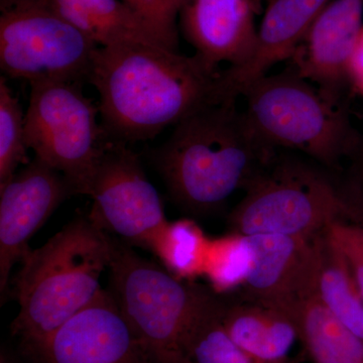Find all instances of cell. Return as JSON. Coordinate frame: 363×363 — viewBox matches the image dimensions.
Instances as JSON below:
<instances>
[{
    "label": "cell",
    "instance_id": "6da1fadb",
    "mask_svg": "<svg viewBox=\"0 0 363 363\" xmlns=\"http://www.w3.org/2000/svg\"><path fill=\"white\" fill-rule=\"evenodd\" d=\"M88 81L112 142L150 140L204 107L230 98L222 72L161 45L99 47ZM236 98V97H234Z\"/></svg>",
    "mask_w": 363,
    "mask_h": 363
},
{
    "label": "cell",
    "instance_id": "7a4b0ae2",
    "mask_svg": "<svg viewBox=\"0 0 363 363\" xmlns=\"http://www.w3.org/2000/svg\"><path fill=\"white\" fill-rule=\"evenodd\" d=\"M236 100L227 98L195 112L150 150L172 200L189 213L213 211L245 190L278 152L238 111Z\"/></svg>",
    "mask_w": 363,
    "mask_h": 363
},
{
    "label": "cell",
    "instance_id": "3957f363",
    "mask_svg": "<svg viewBox=\"0 0 363 363\" xmlns=\"http://www.w3.org/2000/svg\"><path fill=\"white\" fill-rule=\"evenodd\" d=\"M114 238L89 217L72 220L37 250H30L13 281L20 312L11 325L26 354L101 292Z\"/></svg>",
    "mask_w": 363,
    "mask_h": 363
},
{
    "label": "cell",
    "instance_id": "277c9868",
    "mask_svg": "<svg viewBox=\"0 0 363 363\" xmlns=\"http://www.w3.org/2000/svg\"><path fill=\"white\" fill-rule=\"evenodd\" d=\"M326 168L278 150L228 217L231 233L314 238L357 209Z\"/></svg>",
    "mask_w": 363,
    "mask_h": 363
},
{
    "label": "cell",
    "instance_id": "5b68a950",
    "mask_svg": "<svg viewBox=\"0 0 363 363\" xmlns=\"http://www.w3.org/2000/svg\"><path fill=\"white\" fill-rule=\"evenodd\" d=\"M240 96L252 128L274 149L300 152L330 169L357 145L342 101L291 68L267 74Z\"/></svg>",
    "mask_w": 363,
    "mask_h": 363
},
{
    "label": "cell",
    "instance_id": "8992f818",
    "mask_svg": "<svg viewBox=\"0 0 363 363\" xmlns=\"http://www.w3.org/2000/svg\"><path fill=\"white\" fill-rule=\"evenodd\" d=\"M109 293L155 363H183L191 327L212 291L182 281L114 240Z\"/></svg>",
    "mask_w": 363,
    "mask_h": 363
},
{
    "label": "cell",
    "instance_id": "52a82bcc",
    "mask_svg": "<svg viewBox=\"0 0 363 363\" xmlns=\"http://www.w3.org/2000/svg\"><path fill=\"white\" fill-rule=\"evenodd\" d=\"M30 85L26 112L28 149L66 179L74 195L89 196L99 162L112 142L98 119L99 107L86 97L82 83Z\"/></svg>",
    "mask_w": 363,
    "mask_h": 363
},
{
    "label": "cell",
    "instance_id": "ba28073f",
    "mask_svg": "<svg viewBox=\"0 0 363 363\" xmlns=\"http://www.w3.org/2000/svg\"><path fill=\"white\" fill-rule=\"evenodd\" d=\"M98 45L57 11L33 0L1 11L0 67L9 77L33 84L88 81Z\"/></svg>",
    "mask_w": 363,
    "mask_h": 363
},
{
    "label": "cell",
    "instance_id": "9c48e42d",
    "mask_svg": "<svg viewBox=\"0 0 363 363\" xmlns=\"http://www.w3.org/2000/svg\"><path fill=\"white\" fill-rule=\"evenodd\" d=\"M88 217L130 247L145 248L168 222L161 197L147 180L140 159L126 145L111 142L91 185Z\"/></svg>",
    "mask_w": 363,
    "mask_h": 363
},
{
    "label": "cell",
    "instance_id": "30bf717a",
    "mask_svg": "<svg viewBox=\"0 0 363 363\" xmlns=\"http://www.w3.org/2000/svg\"><path fill=\"white\" fill-rule=\"evenodd\" d=\"M28 355L35 363H155L104 289Z\"/></svg>",
    "mask_w": 363,
    "mask_h": 363
},
{
    "label": "cell",
    "instance_id": "8fae6325",
    "mask_svg": "<svg viewBox=\"0 0 363 363\" xmlns=\"http://www.w3.org/2000/svg\"><path fill=\"white\" fill-rule=\"evenodd\" d=\"M74 195L59 172L35 157L0 188V293L9 292L13 267L30 252L28 241Z\"/></svg>",
    "mask_w": 363,
    "mask_h": 363
},
{
    "label": "cell",
    "instance_id": "7c38bea8",
    "mask_svg": "<svg viewBox=\"0 0 363 363\" xmlns=\"http://www.w3.org/2000/svg\"><path fill=\"white\" fill-rule=\"evenodd\" d=\"M320 234L314 238L247 236L252 264L240 290L243 298L276 306L292 315L298 303L314 291Z\"/></svg>",
    "mask_w": 363,
    "mask_h": 363
},
{
    "label": "cell",
    "instance_id": "4fadbf2b",
    "mask_svg": "<svg viewBox=\"0 0 363 363\" xmlns=\"http://www.w3.org/2000/svg\"><path fill=\"white\" fill-rule=\"evenodd\" d=\"M362 18L363 0H332L294 52L290 68L329 96L342 99Z\"/></svg>",
    "mask_w": 363,
    "mask_h": 363
},
{
    "label": "cell",
    "instance_id": "5bb4252c",
    "mask_svg": "<svg viewBox=\"0 0 363 363\" xmlns=\"http://www.w3.org/2000/svg\"><path fill=\"white\" fill-rule=\"evenodd\" d=\"M262 0H186L179 23L195 55L212 68L245 64L257 40Z\"/></svg>",
    "mask_w": 363,
    "mask_h": 363
},
{
    "label": "cell",
    "instance_id": "9a60e30c",
    "mask_svg": "<svg viewBox=\"0 0 363 363\" xmlns=\"http://www.w3.org/2000/svg\"><path fill=\"white\" fill-rule=\"evenodd\" d=\"M332 0H269L257 28L250 59L238 67L222 71L230 96L238 98L248 86L269 74L279 62L292 58L324 7Z\"/></svg>",
    "mask_w": 363,
    "mask_h": 363
},
{
    "label": "cell",
    "instance_id": "2e32d148",
    "mask_svg": "<svg viewBox=\"0 0 363 363\" xmlns=\"http://www.w3.org/2000/svg\"><path fill=\"white\" fill-rule=\"evenodd\" d=\"M222 322L234 342L264 363H292L289 354L298 339L290 313L259 301L243 298L223 304Z\"/></svg>",
    "mask_w": 363,
    "mask_h": 363
},
{
    "label": "cell",
    "instance_id": "e0dca14e",
    "mask_svg": "<svg viewBox=\"0 0 363 363\" xmlns=\"http://www.w3.org/2000/svg\"><path fill=\"white\" fill-rule=\"evenodd\" d=\"M51 1L64 18L98 47L143 43L166 48L123 0Z\"/></svg>",
    "mask_w": 363,
    "mask_h": 363
},
{
    "label": "cell",
    "instance_id": "ac0fdd59",
    "mask_svg": "<svg viewBox=\"0 0 363 363\" xmlns=\"http://www.w3.org/2000/svg\"><path fill=\"white\" fill-rule=\"evenodd\" d=\"M313 293L344 326L363 341L362 292L345 255L327 230L318 238Z\"/></svg>",
    "mask_w": 363,
    "mask_h": 363
},
{
    "label": "cell",
    "instance_id": "d6986e66",
    "mask_svg": "<svg viewBox=\"0 0 363 363\" xmlns=\"http://www.w3.org/2000/svg\"><path fill=\"white\" fill-rule=\"evenodd\" d=\"M298 339L314 363H363V341L344 326L314 293L292 311Z\"/></svg>",
    "mask_w": 363,
    "mask_h": 363
},
{
    "label": "cell",
    "instance_id": "ffe728a7",
    "mask_svg": "<svg viewBox=\"0 0 363 363\" xmlns=\"http://www.w3.org/2000/svg\"><path fill=\"white\" fill-rule=\"evenodd\" d=\"M210 238L191 219L167 222L147 241L145 250L175 278L193 281L203 276Z\"/></svg>",
    "mask_w": 363,
    "mask_h": 363
},
{
    "label": "cell",
    "instance_id": "44dd1931",
    "mask_svg": "<svg viewBox=\"0 0 363 363\" xmlns=\"http://www.w3.org/2000/svg\"><path fill=\"white\" fill-rule=\"evenodd\" d=\"M223 301L212 294L189 331L183 350V363H264L241 350L227 333Z\"/></svg>",
    "mask_w": 363,
    "mask_h": 363
},
{
    "label": "cell",
    "instance_id": "7402d4cb",
    "mask_svg": "<svg viewBox=\"0 0 363 363\" xmlns=\"http://www.w3.org/2000/svg\"><path fill=\"white\" fill-rule=\"evenodd\" d=\"M252 264V253L247 236L231 233L210 238L202 277L214 294H230L242 289Z\"/></svg>",
    "mask_w": 363,
    "mask_h": 363
},
{
    "label": "cell",
    "instance_id": "603a6c76",
    "mask_svg": "<svg viewBox=\"0 0 363 363\" xmlns=\"http://www.w3.org/2000/svg\"><path fill=\"white\" fill-rule=\"evenodd\" d=\"M26 138V113L18 98L0 78V188L11 180L18 167L28 164Z\"/></svg>",
    "mask_w": 363,
    "mask_h": 363
},
{
    "label": "cell",
    "instance_id": "cb8c5ba5",
    "mask_svg": "<svg viewBox=\"0 0 363 363\" xmlns=\"http://www.w3.org/2000/svg\"><path fill=\"white\" fill-rule=\"evenodd\" d=\"M149 26L167 49L178 52L177 23L186 0H123Z\"/></svg>",
    "mask_w": 363,
    "mask_h": 363
},
{
    "label": "cell",
    "instance_id": "d4e9b609",
    "mask_svg": "<svg viewBox=\"0 0 363 363\" xmlns=\"http://www.w3.org/2000/svg\"><path fill=\"white\" fill-rule=\"evenodd\" d=\"M345 222H338L333 224L327 229V233L332 240L335 241L339 247L342 250L346 259L350 262L353 274L359 286L363 298V252L362 248L358 247L357 243L352 240V238L346 231Z\"/></svg>",
    "mask_w": 363,
    "mask_h": 363
},
{
    "label": "cell",
    "instance_id": "484cf974",
    "mask_svg": "<svg viewBox=\"0 0 363 363\" xmlns=\"http://www.w3.org/2000/svg\"><path fill=\"white\" fill-rule=\"evenodd\" d=\"M348 84L363 95V28L348 65Z\"/></svg>",
    "mask_w": 363,
    "mask_h": 363
},
{
    "label": "cell",
    "instance_id": "4316f807",
    "mask_svg": "<svg viewBox=\"0 0 363 363\" xmlns=\"http://www.w3.org/2000/svg\"><path fill=\"white\" fill-rule=\"evenodd\" d=\"M346 231L352 238V240L357 243L358 247L362 248L363 252V225L359 223H344Z\"/></svg>",
    "mask_w": 363,
    "mask_h": 363
},
{
    "label": "cell",
    "instance_id": "83f0119b",
    "mask_svg": "<svg viewBox=\"0 0 363 363\" xmlns=\"http://www.w3.org/2000/svg\"><path fill=\"white\" fill-rule=\"evenodd\" d=\"M30 1H33V0H0V9H1V11H7V9H13L14 6Z\"/></svg>",
    "mask_w": 363,
    "mask_h": 363
},
{
    "label": "cell",
    "instance_id": "f1b7e54d",
    "mask_svg": "<svg viewBox=\"0 0 363 363\" xmlns=\"http://www.w3.org/2000/svg\"><path fill=\"white\" fill-rule=\"evenodd\" d=\"M0 363H14L13 359L7 355L6 351H1V355H0Z\"/></svg>",
    "mask_w": 363,
    "mask_h": 363
},
{
    "label": "cell",
    "instance_id": "f546056e",
    "mask_svg": "<svg viewBox=\"0 0 363 363\" xmlns=\"http://www.w3.org/2000/svg\"><path fill=\"white\" fill-rule=\"evenodd\" d=\"M362 179H363V157H362Z\"/></svg>",
    "mask_w": 363,
    "mask_h": 363
}]
</instances>
